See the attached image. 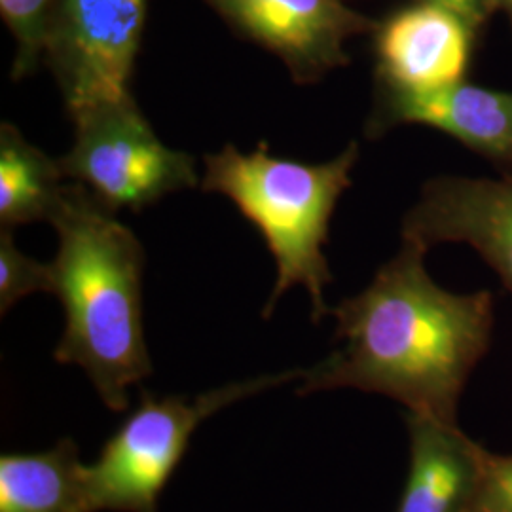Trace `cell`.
I'll return each instance as SVG.
<instances>
[{
	"instance_id": "cell-1",
	"label": "cell",
	"mask_w": 512,
	"mask_h": 512,
	"mask_svg": "<svg viewBox=\"0 0 512 512\" xmlns=\"http://www.w3.org/2000/svg\"><path fill=\"white\" fill-rule=\"evenodd\" d=\"M425 255L403 239L366 289L330 310L336 348L300 370L298 395L359 389L458 423L465 385L492 344L494 294L446 291L427 272Z\"/></svg>"
},
{
	"instance_id": "cell-2",
	"label": "cell",
	"mask_w": 512,
	"mask_h": 512,
	"mask_svg": "<svg viewBox=\"0 0 512 512\" xmlns=\"http://www.w3.org/2000/svg\"><path fill=\"white\" fill-rule=\"evenodd\" d=\"M48 222L59 236L52 274L65 310L55 361L80 366L105 406L124 412L129 387L152 372L143 325V245L78 183L63 186Z\"/></svg>"
},
{
	"instance_id": "cell-3",
	"label": "cell",
	"mask_w": 512,
	"mask_h": 512,
	"mask_svg": "<svg viewBox=\"0 0 512 512\" xmlns=\"http://www.w3.org/2000/svg\"><path fill=\"white\" fill-rule=\"evenodd\" d=\"M359 154L361 148L351 141L329 162L302 164L272 156L260 143L253 152L226 145L203 158V190L236 203L274 256L277 277L264 317H270L281 296L298 285L310 294L313 323L330 315L325 289L332 274L323 249L332 213L351 186Z\"/></svg>"
},
{
	"instance_id": "cell-4",
	"label": "cell",
	"mask_w": 512,
	"mask_h": 512,
	"mask_svg": "<svg viewBox=\"0 0 512 512\" xmlns=\"http://www.w3.org/2000/svg\"><path fill=\"white\" fill-rule=\"evenodd\" d=\"M300 378V370L262 376L188 395L156 397L141 389L139 404L88 465L93 512H158V501L202 421L224 406Z\"/></svg>"
},
{
	"instance_id": "cell-5",
	"label": "cell",
	"mask_w": 512,
	"mask_h": 512,
	"mask_svg": "<svg viewBox=\"0 0 512 512\" xmlns=\"http://www.w3.org/2000/svg\"><path fill=\"white\" fill-rule=\"evenodd\" d=\"M74 145L57 162L110 211H141L198 186L194 156L165 145L133 95L74 114Z\"/></svg>"
},
{
	"instance_id": "cell-6",
	"label": "cell",
	"mask_w": 512,
	"mask_h": 512,
	"mask_svg": "<svg viewBox=\"0 0 512 512\" xmlns=\"http://www.w3.org/2000/svg\"><path fill=\"white\" fill-rule=\"evenodd\" d=\"M147 10L148 0H55L44 63L71 118L131 93Z\"/></svg>"
},
{
	"instance_id": "cell-7",
	"label": "cell",
	"mask_w": 512,
	"mask_h": 512,
	"mask_svg": "<svg viewBox=\"0 0 512 512\" xmlns=\"http://www.w3.org/2000/svg\"><path fill=\"white\" fill-rule=\"evenodd\" d=\"M238 35L277 55L294 82L315 84L349 63L348 42L376 19L346 0H205Z\"/></svg>"
},
{
	"instance_id": "cell-8",
	"label": "cell",
	"mask_w": 512,
	"mask_h": 512,
	"mask_svg": "<svg viewBox=\"0 0 512 512\" xmlns=\"http://www.w3.org/2000/svg\"><path fill=\"white\" fill-rule=\"evenodd\" d=\"M403 239L427 251L440 243L469 245L512 294V175L429 179L404 215Z\"/></svg>"
},
{
	"instance_id": "cell-9",
	"label": "cell",
	"mask_w": 512,
	"mask_h": 512,
	"mask_svg": "<svg viewBox=\"0 0 512 512\" xmlns=\"http://www.w3.org/2000/svg\"><path fill=\"white\" fill-rule=\"evenodd\" d=\"M372 37L376 86L423 93L467 80L478 33L452 10L412 2L376 21Z\"/></svg>"
},
{
	"instance_id": "cell-10",
	"label": "cell",
	"mask_w": 512,
	"mask_h": 512,
	"mask_svg": "<svg viewBox=\"0 0 512 512\" xmlns=\"http://www.w3.org/2000/svg\"><path fill=\"white\" fill-rule=\"evenodd\" d=\"M412 124L437 129L492 162L512 164V92L467 80L423 93L374 86L366 137L378 139L391 129Z\"/></svg>"
},
{
	"instance_id": "cell-11",
	"label": "cell",
	"mask_w": 512,
	"mask_h": 512,
	"mask_svg": "<svg viewBox=\"0 0 512 512\" xmlns=\"http://www.w3.org/2000/svg\"><path fill=\"white\" fill-rule=\"evenodd\" d=\"M410 469L395 512H471L486 448L458 423L404 414Z\"/></svg>"
},
{
	"instance_id": "cell-12",
	"label": "cell",
	"mask_w": 512,
	"mask_h": 512,
	"mask_svg": "<svg viewBox=\"0 0 512 512\" xmlns=\"http://www.w3.org/2000/svg\"><path fill=\"white\" fill-rule=\"evenodd\" d=\"M0 512H93L88 465L59 440L38 454L0 456Z\"/></svg>"
},
{
	"instance_id": "cell-13",
	"label": "cell",
	"mask_w": 512,
	"mask_h": 512,
	"mask_svg": "<svg viewBox=\"0 0 512 512\" xmlns=\"http://www.w3.org/2000/svg\"><path fill=\"white\" fill-rule=\"evenodd\" d=\"M57 160L31 145L14 124L0 126V226L50 220L63 192Z\"/></svg>"
},
{
	"instance_id": "cell-14",
	"label": "cell",
	"mask_w": 512,
	"mask_h": 512,
	"mask_svg": "<svg viewBox=\"0 0 512 512\" xmlns=\"http://www.w3.org/2000/svg\"><path fill=\"white\" fill-rule=\"evenodd\" d=\"M55 0H0V14L16 38L12 80H23L35 73L44 61L48 25Z\"/></svg>"
},
{
	"instance_id": "cell-15",
	"label": "cell",
	"mask_w": 512,
	"mask_h": 512,
	"mask_svg": "<svg viewBox=\"0 0 512 512\" xmlns=\"http://www.w3.org/2000/svg\"><path fill=\"white\" fill-rule=\"evenodd\" d=\"M33 293H54L52 264H42L19 251L14 234L0 230V313Z\"/></svg>"
},
{
	"instance_id": "cell-16",
	"label": "cell",
	"mask_w": 512,
	"mask_h": 512,
	"mask_svg": "<svg viewBox=\"0 0 512 512\" xmlns=\"http://www.w3.org/2000/svg\"><path fill=\"white\" fill-rule=\"evenodd\" d=\"M471 512H512V456L486 450Z\"/></svg>"
},
{
	"instance_id": "cell-17",
	"label": "cell",
	"mask_w": 512,
	"mask_h": 512,
	"mask_svg": "<svg viewBox=\"0 0 512 512\" xmlns=\"http://www.w3.org/2000/svg\"><path fill=\"white\" fill-rule=\"evenodd\" d=\"M414 2H429L437 4L446 10H452L459 18L465 19L476 33L482 31V27L490 21L497 12L495 0H414Z\"/></svg>"
},
{
	"instance_id": "cell-18",
	"label": "cell",
	"mask_w": 512,
	"mask_h": 512,
	"mask_svg": "<svg viewBox=\"0 0 512 512\" xmlns=\"http://www.w3.org/2000/svg\"><path fill=\"white\" fill-rule=\"evenodd\" d=\"M497 4V12H503L505 18L509 19L512 31V0H495Z\"/></svg>"
}]
</instances>
